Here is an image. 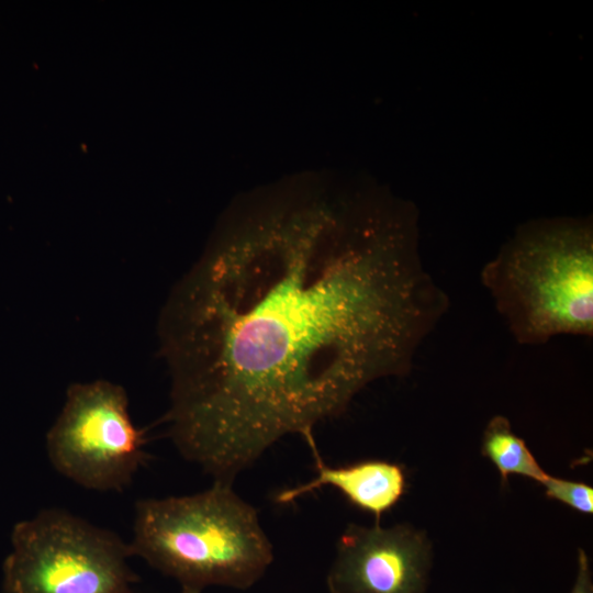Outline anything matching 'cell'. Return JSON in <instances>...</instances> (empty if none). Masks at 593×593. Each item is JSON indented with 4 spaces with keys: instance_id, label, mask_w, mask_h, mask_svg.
<instances>
[{
    "instance_id": "cell-1",
    "label": "cell",
    "mask_w": 593,
    "mask_h": 593,
    "mask_svg": "<svg viewBox=\"0 0 593 593\" xmlns=\"http://www.w3.org/2000/svg\"><path fill=\"white\" fill-rule=\"evenodd\" d=\"M415 210L306 171L236 197L159 321L168 436L233 484L281 438L405 376L449 306L424 268Z\"/></svg>"
},
{
    "instance_id": "cell-2",
    "label": "cell",
    "mask_w": 593,
    "mask_h": 593,
    "mask_svg": "<svg viewBox=\"0 0 593 593\" xmlns=\"http://www.w3.org/2000/svg\"><path fill=\"white\" fill-rule=\"evenodd\" d=\"M132 555L177 581L181 590H247L273 561V547L255 507L233 484L135 503Z\"/></svg>"
},
{
    "instance_id": "cell-3",
    "label": "cell",
    "mask_w": 593,
    "mask_h": 593,
    "mask_svg": "<svg viewBox=\"0 0 593 593\" xmlns=\"http://www.w3.org/2000/svg\"><path fill=\"white\" fill-rule=\"evenodd\" d=\"M481 281L515 340L593 335V233L588 220L521 226L481 270Z\"/></svg>"
},
{
    "instance_id": "cell-4",
    "label": "cell",
    "mask_w": 593,
    "mask_h": 593,
    "mask_svg": "<svg viewBox=\"0 0 593 593\" xmlns=\"http://www.w3.org/2000/svg\"><path fill=\"white\" fill-rule=\"evenodd\" d=\"M2 593H136L128 542L63 508L16 523Z\"/></svg>"
},
{
    "instance_id": "cell-5",
    "label": "cell",
    "mask_w": 593,
    "mask_h": 593,
    "mask_svg": "<svg viewBox=\"0 0 593 593\" xmlns=\"http://www.w3.org/2000/svg\"><path fill=\"white\" fill-rule=\"evenodd\" d=\"M146 444L131 418L126 391L107 380L71 384L46 435L52 467L98 492L127 488L149 457Z\"/></svg>"
},
{
    "instance_id": "cell-6",
    "label": "cell",
    "mask_w": 593,
    "mask_h": 593,
    "mask_svg": "<svg viewBox=\"0 0 593 593\" xmlns=\"http://www.w3.org/2000/svg\"><path fill=\"white\" fill-rule=\"evenodd\" d=\"M430 544L407 525L349 524L326 575L328 593H426Z\"/></svg>"
},
{
    "instance_id": "cell-7",
    "label": "cell",
    "mask_w": 593,
    "mask_h": 593,
    "mask_svg": "<svg viewBox=\"0 0 593 593\" xmlns=\"http://www.w3.org/2000/svg\"><path fill=\"white\" fill-rule=\"evenodd\" d=\"M310 447L313 451L315 477L305 483L281 490L275 495L276 503L289 504L315 490L331 486L351 505L372 514L379 522L405 493L406 474L399 463L363 460L332 467L321 458L315 444Z\"/></svg>"
},
{
    "instance_id": "cell-8",
    "label": "cell",
    "mask_w": 593,
    "mask_h": 593,
    "mask_svg": "<svg viewBox=\"0 0 593 593\" xmlns=\"http://www.w3.org/2000/svg\"><path fill=\"white\" fill-rule=\"evenodd\" d=\"M481 451L496 467L503 484L511 475L528 478L540 484L549 475L503 415L489 421L483 432Z\"/></svg>"
},
{
    "instance_id": "cell-9",
    "label": "cell",
    "mask_w": 593,
    "mask_h": 593,
    "mask_svg": "<svg viewBox=\"0 0 593 593\" xmlns=\"http://www.w3.org/2000/svg\"><path fill=\"white\" fill-rule=\"evenodd\" d=\"M547 497L583 514L593 513V489L578 481L548 475L541 483Z\"/></svg>"
},
{
    "instance_id": "cell-10",
    "label": "cell",
    "mask_w": 593,
    "mask_h": 593,
    "mask_svg": "<svg viewBox=\"0 0 593 593\" xmlns=\"http://www.w3.org/2000/svg\"><path fill=\"white\" fill-rule=\"evenodd\" d=\"M570 593H593L592 572L584 550L578 552V572Z\"/></svg>"
},
{
    "instance_id": "cell-11",
    "label": "cell",
    "mask_w": 593,
    "mask_h": 593,
    "mask_svg": "<svg viewBox=\"0 0 593 593\" xmlns=\"http://www.w3.org/2000/svg\"><path fill=\"white\" fill-rule=\"evenodd\" d=\"M180 593H202V592H195V591H189V590H181Z\"/></svg>"
}]
</instances>
